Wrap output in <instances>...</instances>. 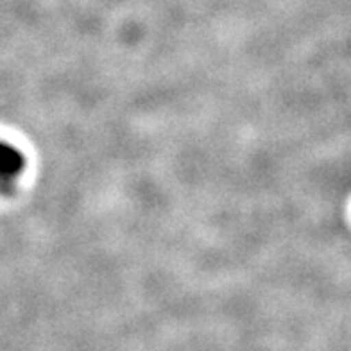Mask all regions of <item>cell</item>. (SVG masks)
Instances as JSON below:
<instances>
[{"label":"cell","mask_w":351,"mask_h":351,"mask_svg":"<svg viewBox=\"0 0 351 351\" xmlns=\"http://www.w3.org/2000/svg\"><path fill=\"white\" fill-rule=\"evenodd\" d=\"M25 169V156L22 151L0 142V189L8 190L16 176Z\"/></svg>","instance_id":"obj_1"}]
</instances>
